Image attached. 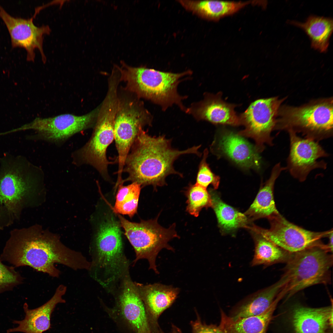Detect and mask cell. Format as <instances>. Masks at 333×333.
<instances>
[{
	"instance_id": "cell-17",
	"label": "cell",
	"mask_w": 333,
	"mask_h": 333,
	"mask_svg": "<svg viewBox=\"0 0 333 333\" xmlns=\"http://www.w3.org/2000/svg\"><path fill=\"white\" fill-rule=\"evenodd\" d=\"M220 92L205 94L203 100L193 104L186 111L198 120H205L214 124L238 126L241 125L235 108L236 105L228 103L222 98Z\"/></svg>"
},
{
	"instance_id": "cell-22",
	"label": "cell",
	"mask_w": 333,
	"mask_h": 333,
	"mask_svg": "<svg viewBox=\"0 0 333 333\" xmlns=\"http://www.w3.org/2000/svg\"><path fill=\"white\" fill-rule=\"evenodd\" d=\"M286 169L280 163L274 166L269 178L262 185L253 202L244 213L250 222L262 218L268 219L279 213L274 200V186L281 172Z\"/></svg>"
},
{
	"instance_id": "cell-2",
	"label": "cell",
	"mask_w": 333,
	"mask_h": 333,
	"mask_svg": "<svg viewBox=\"0 0 333 333\" xmlns=\"http://www.w3.org/2000/svg\"><path fill=\"white\" fill-rule=\"evenodd\" d=\"M171 140L165 136H152L141 128L125 160L123 172L128 177L121 183L136 182L142 187L150 185L156 190L166 185V178L171 174L183 175L173 166L175 160L181 155L194 154L200 156L201 145L180 150L173 148Z\"/></svg>"
},
{
	"instance_id": "cell-16",
	"label": "cell",
	"mask_w": 333,
	"mask_h": 333,
	"mask_svg": "<svg viewBox=\"0 0 333 333\" xmlns=\"http://www.w3.org/2000/svg\"><path fill=\"white\" fill-rule=\"evenodd\" d=\"M37 9L33 17L25 19L11 16L0 6V17L8 29L12 47L24 48L27 52V60L31 61H34L35 50L37 48L45 62L46 59L43 49V37L49 34L51 30L48 25L38 27L34 24L33 18L40 10L39 8Z\"/></svg>"
},
{
	"instance_id": "cell-29",
	"label": "cell",
	"mask_w": 333,
	"mask_h": 333,
	"mask_svg": "<svg viewBox=\"0 0 333 333\" xmlns=\"http://www.w3.org/2000/svg\"><path fill=\"white\" fill-rule=\"evenodd\" d=\"M185 194L187 198L186 210L191 215L197 217L202 208L211 207V196L207 188L196 183L190 184Z\"/></svg>"
},
{
	"instance_id": "cell-13",
	"label": "cell",
	"mask_w": 333,
	"mask_h": 333,
	"mask_svg": "<svg viewBox=\"0 0 333 333\" xmlns=\"http://www.w3.org/2000/svg\"><path fill=\"white\" fill-rule=\"evenodd\" d=\"M112 292L115 306L113 309L131 333H152L144 303L128 274L120 281Z\"/></svg>"
},
{
	"instance_id": "cell-33",
	"label": "cell",
	"mask_w": 333,
	"mask_h": 333,
	"mask_svg": "<svg viewBox=\"0 0 333 333\" xmlns=\"http://www.w3.org/2000/svg\"><path fill=\"white\" fill-rule=\"evenodd\" d=\"M14 220V218L5 207L0 205V230L12 224Z\"/></svg>"
},
{
	"instance_id": "cell-11",
	"label": "cell",
	"mask_w": 333,
	"mask_h": 333,
	"mask_svg": "<svg viewBox=\"0 0 333 333\" xmlns=\"http://www.w3.org/2000/svg\"><path fill=\"white\" fill-rule=\"evenodd\" d=\"M270 228L265 229L254 225L248 228L257 232L276 245L292 253L324 244L322 238L328 237L332 230L315 232L309 231L290 222L279 212L268 219Z\"/></svg>"
},
{
	"instance_id": "cell-21",
	"label": "cell",
	"mask_w": 333,
	"mask_h": 333,
	"mask_svg": "<svg viewBox=\"0 0 333 333\" xmlns=\"http://www.w3.org/2000/svg\"><path fill=\"white\" fill-rule=\"evenodd\" d=\"M137 291L144 305L147 314L153 318L161 314L173 302L179 292L178 288L155 283L144 285L134 282Z\"/></svg>"
},
{
	"instance_id": "cell-23",
	"label": "cell",
	"mask_w": 333,
	"mask_h": 333,
	"mask_svg": "<svg viewBox=\"0 0 333 333\" xmlns=\"http://www.w3.org/2000/svg\"><path fill=\"white\" fill-rule=\"evenodd\" d=\"M280 301L276 298L270 306L259 315L236 320L232 319L221 310L219 326L225 333H266Z\"/></svg>"
},
{
	"instance_id": "cell-3",
	"label": "cell",
	"mask_w": 333,
	"mask_h": 333,
	"mask_svg": "<svg viewBox=\"0 0 333 333\" xmlns=\"http://www.w3.org/2000/svg\"><path fill=\"white\" fill-rule=\"evenodd\" d=\"M42 168L25 157L5 154L0 159V204L19 219L27 199L43 183Z\"/></svg>"
},
{
	"instance_id": "cell-32",
	"label": "cell",
	"mask_w": 333,
	"mask_h": 333,
	"mask_svg": "<svg viewBox=\"0 0 333 333\" xmlns=\"http://www.w3.org/2000/svg\"><path fill=\"white\" fill-rule=\"evenodd\" d=\"M193 333H225L219 326L207 325L199 319L191 323Z\"/></svg>"
},
{
	"instance_id": "cell-27",
	"label": "cell",
	"mask_w": 333,
	"mask_h": 333,
	"mask_svg": "<svg viewBox=\"0 0 333 333\" xmlns=\"http://www.w3.org/2000/svg\"><path fill=\"white\" fill-rule=\"evenodd\" d=\"M250 230L255 244L252 266L260 265L267 266L278 263L286 262L288 260L292 253L283 249L260 233Z\"/></svg>"
},
{
	"instance_id": "cell-12",
	"label": "cell",
	"mask_w": 333,
	"mask_h": 333,
	"mask_svg": "<svg viewBox=\"0 0 333 333\" xmlns=\"http://www.w3.org/2000/svg\"><path fill=\"white\" fill-rule=\"evenodd\" d=\"M151 121L150 114L141 105L133 101H118L114 125L118 177L122 176L126 157L140 130L150 125Z\"/></svg>"
},
{
	"instance_id": "cell-35",
	"label": "cell",
	"mask_w": 333,
	"mask_h": 333,
	"mask_svg": "<svg viewBox=\"0 0 333 333\" xmlns=\"http://www.w3.org/2000/svg\"><path fill=\"white\" fill-rule=\"evenodd\" d=\"M173 333H180V332H179L177 330H174V332H173Z\"/></svg>"
},
{
	"instance_id": "cell-30",
	"label": "cell",
	"mask_w": 333,
	"mask_h": 333,
	"mask_svg": "<svg viewBox=\"0 0 333 333\" xmlns=\"http://www.w3.org/2000/svg\"><path fill=\"white\" fill-rule=\"evenodd\" d=\"M208 154V149H205L203 152V158L199 166L196 183L206 188L211 184L214 189H217L219 185L220 177L212 171L207 162Z\"/></svg>"
},
{
	"instance_id": "cell-28",
	"label": "cell",
	"mask_w": 333,
	"mask_h": 333,
	"mask_svg": "<svg viewBox=\"0 0 333 333\" xmlns=\"http://www.w3.org/2000/svg\"><path fill=\"white\" fill-rule=\"evenodd\" d=\"M118 185L113 212L117 214L127 215L132 218L137 213L141 186L136 182L127 186Z\"/></svg>"
},
{
	"instance_id": "cell-31",
	"label": "cell",
	"mask_w": 333,
	"mask_h": 333,
	"mask_svg": "<svg viewBox=\"0 0 333 333\" xmlns=\"http://www.w3.org/2000/svg\"><path fill=\"white\" fill-rule=\"evenodd\" d=\"M23 280L13 267L4 265L0 260V294L12 290L22 283Z\"/></svg>"
},
{
	"instance_id": "cell-9",
	"label": "cell",
	"mask_w": 333,
	"mask_h": 333,
	"mask_svg": "<svg viewBox=\"0 0 333 333\" xmlns=\"http://www.w3.org/2000/svg\"><path fill=\"white\" fill-rule=\"evenodd\" d=\"M100 107L80 116L66 113L51 117H37L29 123L10 130V132L32 130L35 133L31 136L32 139L59 146L76 134L93 128Z\"/></svg>"
},
{
	"instance_id": "cell-25",
	"label": "cell",
	"mask_w": 333,
	"mask_h": 333,
	"mask_svg": "<svg viewBox=\"0 0 333 333\" xmlns=\"http://www.w3.org/2000/svg\"><path fill=\"white\" fill-rule=\"evenodd\" d=\"M288 23L303 30L309 37L313 48L321 52L327 51L333 31L332 18L312 15L304 23L294 21Z\"/></svg>"
},
{
	"instance_id": "cell-14",
	"label": "cell",
	"mask_w": 333,
	"mask_h": 333,
	"mask_svg": "<svg viewBox=\"0 0 333 333\" xmlns=\"http://www.w3.org/2000/svg\"><path fill=\"white\" fill-rule=\"evenodd\" d=\"M288 132L290 151L286 168L294 178L303 182L312 170L326 168V163L319 159L327 157L328 154L318 142L301 138L291 131Z\"/></svg>"
},
{
	"instance_id": "cell-1",
	"label": "cell",
	"mask_w": 333,
	"mask_h": 333,
	"mask_svg": "<svg viewBox=\"0 0 333 333\" xmlns=\"http://www.w3.org/2000/svg\"><path fill=\"white\" fill-rule=\"evenodd\" d=\"M0 260L15 267L28 266L58 278L59 263L74 270H88L90 262L81 253L71 250L57 240L35 234L30 229L15 228L10 232Z\"/></svg>"
},
{
	"instance_id": "cell-10",
	"label": "cell",
	"mask_w": 333,
	"mask_h": 333,
	"mask_svg": "<svg viewBox=\"0 0 333 333\" xmlns=\"http://www.w3.org/2000/svg\"><path fill=\"white\" fill-rule=\"evenodd\" d=\"M285 99L275 97L257 99L239 116L245 129L237 134L253 139L259 153L264 150L265 144L273 145L271 134L274 130L278 111Z\"/></svg>"
},
{
	"instance_id": "cell-20",
	"label": "cell",
	"mask_w": 333,
	"mask_h": 333,
	"mask_svg": "<svg viewBox=\"0 0 333 333\" xmlns=\"http://www.w3.org/2000/svg\"><path fill=\"white\" fill-rule=\"evenodd\" d=\"M283 283L281 278L271 286L248 296L234 307L228 316L236 320L258 315L264 312L275 300Z\"/></svg>"
},
{
	"instance_id": "cell-19",
	"label": "cell",
	"mask_w": 333,
	"mask_h": 333,
	"mask_svg": "<svg viewBox=\"0 0 333 333\" xmlns=\"http://www.w3.org/2000/svg\"><path fill=\"white\" fill-rule=\"evenodd\" d=\"M67 291V287L60 285L56 289L51 298L41 306L30 309L27 304L25 303L23 309L25 313L24 319L21 321H14L18 327L10 329L7 333L21 332L25 333H43L51 328V315L56 306L59 303H65L63 298Z\"/></svg>"
},
{
	"instance_id": "cell-15",
	"label": "cell",
	"mask_w": 333,
	"mask_h": 333,
	"mask_svg": "<svg viewBox=\"0 0 333 333\" xmlns=\"http://www.w3.org/2000/svg\"><path fill=\"white\" fill-rule=\"evenodd\" d=\"M332 302L330 305L313 308L296 303L283 313L289 333H333Z\"/></svg>"
},
{
	"instance_id": "cell-34",
	"label": "cell",
	"mask_w": 333,
	"mask_h": 333,
	"mask_svg": "<svg viewBox=\"0 0 333 333\" xmlns=\"http://www.w3.org/2000/svg\"><path fill=\"white\" fill-rule=\"evenodd\" d=\"M328 237L329 242L327 244L331 252L333 251V230L330 233Z\"/></svg>"
},
{
	"instance_id": "cell-8",
	"label": "cell",
	"mask_w": 333,
	"mask_h": 333,
	"mask_svg": "<svg viewBox=\"0 0 333 333\" xmlns=\"http://www.w3.org/2000/svg\"><path fill=\"white\" fill-rule=\"evenodd\" d=\"M121 226L125 231V235L135 250L136 258L134 265L141 259H146L150 269L158 273L156 265V258L162 249L173 251L168 242L173 238L179 237L175 230V224L168 228L161 226L157 219L141 220L139 223L130 222L117 214Z\"/></svg>"
},
{
	"instance_id": "cell-26",
	"label": "cell",
	"mask_w": 333,
	"mask_h": 333,
	"mask_svg": "<svg viewBox=\"0 0 333 333\" xmlns=\"http://www.w3.org/2000/svg\"><path fill=\"white\" fill-rule=\"evenodd\" d=\"M211 207L216 215L221 231L229 233L240 228H247L250 222L247 217L224 202L216 192L210 190Z\"/></svg>"
},
{
	"instance_id": "cell-6",
	"label": "cell",
	"mask_w": 333,
	"mask_h": 333,
	"mask_svg": "<svg viewBox=\"0 0 333 333\" xmlns=\"http://www.w3.org/2000/svg\"><path fill=\"white\" fill-rule=\"evenodd\" d=\"M332 97L320 99L298 107H280L274 130L300 133L318 142L333 134Z\"/></svg>"
},
{
	"instance_id": "cell-4",
	"label": "cell",
	"mask_w": 333,
	"mask_h": 333,
	"mask_svg": "<svg viewBox=\"0 0 333 333\" xmlns=\"http://www.w3.org/2000/svg\"><path fill=\"white\" fill-rule=\"evenodd\" d=\"M324 244L292 253L281 277L284 283L278 295L285 301L310 286L331 282L333 255Z\"/></svg>"
},
{
	"instance_id": "cell-5",
	"label": "cell",
	"mask_w": 333,
	"mask_h": 333,
	"mask_svg": "<svg viewBox=\"0 0 333 333\" xmlns=\"http://www.w3.org/2000/svg\"><path fill=\"white\" fill-rule=\"evenodd\" d=\"M116 68L127 88L140 97L147 99L166 109L173 104L186 111L178 93V84L190 71L181 73L163 72L144 67H134L124 63Z\"/></svg>"
},
{
	"instance_id": "cell-24",
	"label": "cell",
	"mask_w": 333,
	"mask_h": 333,
	"mask_svg": "<svg viewBox=\"0 0 333 333\" xmlns=\"http://www.w3.org/2000/svg\"><path fill=\"white\" fill-rule=\"evenodd\" d=\"M250 1L235 2L218 1H180L187 9L196 13L205 18L218 21L221 18L236 13L246 6L264 5V2Z\"/></svg>"
},
{
	"instance_id": "cell-7",
	"label": "cell",
	"mask_w": 333,
	"mask_h": 333,
	"mask_svg": "<svg viewBox=\"0 0 333 333\" xmlns=\"http://www.w3.org/2000/svg\"><path fill=\"white\" fill-rule=\"evenodd\" d=\"M118 102L115 92H108L100 106L90 138L71 155L72 163L75 166L90 165L106 180L110 179L108 166L111 162L107 159L106 151L114 139V125Z\"/></svg>"
},
{
	"instance_id": "cell-18",
	"label": "cell",
	"mask_w": 333,
	"mask_h": 333,
	"mask_svg": "<svg viewBox=\"0 0 333 333\" xmlns=\"http://www.w3.org/2000/svg\"><path fill=\"white\" fill-rule=\"evenodd\" d=\"M216 144L219 153L241 167L257 170L260 168L261 158L255 147L237 134L223 130Z\"/></svg>"
}]
</instances>
